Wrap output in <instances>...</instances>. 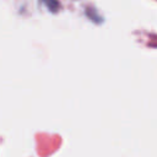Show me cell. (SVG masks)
Masks as SVG:
<instances>
[{"label": "cell", "instance_id": "6da1fadb", "mask_svg": "<svg viewBox=\"0 0 157 157\" xmlns=\"http://www.w3.org/2000/svg\"><path fill=\"white\" fill-rule=\"evenodd\" d=\"M44 2H45V5L48 6V9L50 10V11H58V9H59V2L56 1V0H44Z\"/></svg>", "mask_w": 157, "mask_h": 157}]
</instances>
